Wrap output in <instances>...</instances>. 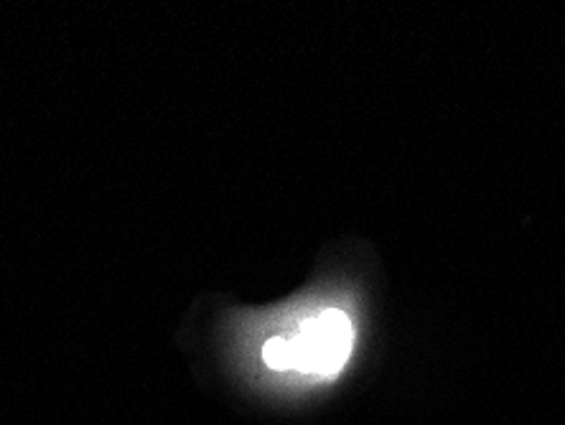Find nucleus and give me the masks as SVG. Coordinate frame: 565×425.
<instances>
[{"label":"nucleus","instance_id":"obj_1","mask_svg":"<svg viewBox=\"0 0 565 425\" xmlns=\"http://www.w3.org/2000/svg\"><path fill=\"white\" fill-rule=\"evenodd\" d=\"M352 349V321L339 308H329L306 319L290 337L265 341L263 362L273 372H301L331 380L344 370Z\"/></svg>","mask_w":565,"mask_h":425}]
</instances>
